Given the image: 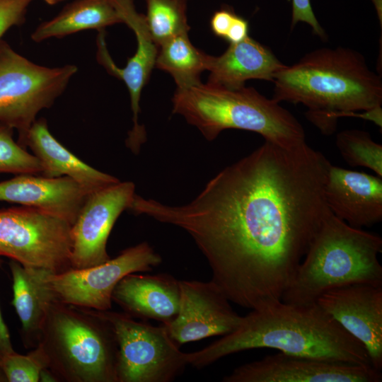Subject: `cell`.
<instances>
[{
  "label": "cell",
  "instance_id": "30",
  "mask_svg": "<svg viewBox=\"0 0 382 382\" xmlns=\"http://www.w3.org/2000/svg\"><path fill=\"white\" fill-rule=\"evenodd\" d=\"M236 16V14L228 8H222L215 12L210 21L213 33L225 40Z\"/></svg>",
  "mask_w": 382,
  "mask_h": 382
},
{
  "label": "cell",
  "instance_id": "24",
  "mask_svg": "<svg viewBox=\"0 0 382 382\" xmlns=\"http://www.w3.org/2000/svg\"><path fill=\"white\" fill-rule=\"evenodd\" d=\"M146 1V24L158 47L175 36L188 32L186 0Z\"/></svg>",
  "mask_w": 382,
  "mask_h": 382
},
{
  "label": "cell",
  "instance_id": "27",
  "mask_svg": "<svg viewBox=\"0 0 382 382\" xmlns=\"http://www.w3.org/2000/svg\"><path fill=\"white\" fill-rule=\"evenodd\" d=\"M0 367L8 382H38L42 371L48 369V361L37 345L25 355L15 351L3 354Z\"/></svg>",
  "mask_w": 382,
  "mask_h": 382
},
{
  "label": "cell",
  "instance_id": "15",
  "mask_svg": "<svg viewBox=\"0 0 382 382\" xmlns=\"http://www.w3.org/2000/svg\"><path fill=\"white\" fill-rule=\"evenodd\" d=\"M318 305L366 349L371 365L382 369V285L355 284L331 289Z\"/></svg>",
  "mask_w": 382,
  "mask_h": 382
},
{
  "label": "cell",
  "instance_id": "36",
  "mask_svg": "<svg viewBox=\"0 0 382 382\" xmlns=\"http://www.w3.org/2000/svg\"><path fill=\"white\" fill-rule=\"evenodd\" d=\"M2 357H3V352H2V351H1V349H0V362H1V361Z\"/></svg>",
  "mask_w": 382,
  "mask_h": 382
},
{
  "label": "cell",
  "instance_id": "17",
  "mask_svg": "<svg viewBox=\"0 0 382 382\" xmlns=\"http://www.w3.org/2000/svg\"><path fill=\"white\" fill-rule=\"evenodd\" d=\"M87 192L66 176L20 174L0 182V202L38 209L74 224Z\"/></svg>",
  "mask_w": 382,
  "mask_h": 382
},
{
  "label": "cell",
  "instance_id": "19",
  "mask_svg": "<svg viewBox=\"0 0 382 382\" xmlns=\"http://www.w3.org/2000/svg\"><path fill=\"white\" fill-rule=\"evenodd\" d=\"M8 266L13 280L11 303L21 323V338L25 348L33 349L39 343L51 306L59 301L50 284L54 272L25 267L13 260Z\"/></svg>",
  "mask_w": 382,
  "mask_h": 382
},
{
  "label": "cell",
  "instance_id": "34",
  "mask_svg": "<svg viewBox=\"0 0 382 382\" xmlns=\"http://www.w3.org/2000/svg\"><path fill=\"white\" fill-rule=\"evenodd\" d=\"M47 4L50 5H54L58 4L64 0H44Z\"/></svg>",
  "mask_w": 382,
  "mask_h": 382
},
{
  "label": "cell",
  "instance_id": "23",
  "mask_svg": "<svg viewBox=\"0 0 382 382\" xmlns=\"http://www.w3.org/2000/svg\"><path fill=\"white\" fill-rule=\"evenodd\" d=\"M211 57L194 47L186 33L158 46L155 66L169 73L178 88H183L201 83L200 74L208 70Z\"/></svg>",
  "mask_w": 382,
  "mask_h": 382
},
{
  "label": "cell",
  "instance_id": "5",
  "mask_svg": "<svg viewBox=\"0 0 382 382\" xmlns=\"http://www.w3.org/2000/svg\"><path fill=\"white\" fill-rule=\"evenodd\" d=\"M173 112L196 127L208 141L224 129L253 132L285 148L306 143L303 126L286 109L254 88L228 89L209 83L178 88Z\"/></svg>",
  "mask_w": 382,
  "mask_h": 382
},
{
  "label": "cell",
  "instance_id": "3",
  "mask_svg": "<svg viewBox=\"0 0 382 382\" xmlns=\"http://www.w3.org/2000/svg\"><path fill=\"white\" fill-rule=\"evenodd\" d=\"M272 348L318 359L371 365L364 345L318 303L282 300L252 309L238 326L203 349L187 353L188 365L202 369L236 352Z\"/></svg>",
  "mask_w": 382,
  "mask_h": 382
},
{
  "label": "cell",
  "instance_id": "26",
  "mask_svg": "<svg viewBox=\"0 0 382 382\" xmlns=\"http://www.w3.org/2000/svg\"><path fill=\"white\" fill-rule=\"evenodd\" d=\"M13 129L0 123V174H41L37 158L13 137Z\"/></svg>",
  "mask_w": 382,
  "mask_h": 382
},
{
  "label": "cell",
  "instance_id": "32",
  "mask_svg": "<svg viewBox=\"0 0 382 382\" xmlns=\"http://www.w3.org/2000/svg\"><path fill=\"white\" fill-rule=\"evenodd\" d=\"M1 265V260H0ZM0 349L4 354L14 352L11 341L10 334L6 325L5 324L0 310Z\"/></svg>",
  "mask_w": 382,
  "mask_h": 382
},
{
  "label": "cell",
  "instance_id": "4",
  "mask_svg": "<svg viewBox=\"0 0 382 382\" xmlns=\"http://www.w3.org/2000/svg\"><path fill=\"white\" fill-rule=\"evenodd\" d=\"M381 250L380 236L351 226L330 212L281 300L310 304L335 288L355 284L381 286L378 258Z\"/></svg>",
  "mask_w": 382,
  "mask_h": 382
},
{
  "label": "cell",
  "instance_id": "2",
  "mask_svg": "<svg viewBox=\"0 0 382 382\" xmlns=\"http://www.w3.org/2000/svg\"><path fill=\"white\" fill-rule=\"evenodd\" d=\"M272 98L301 103L306 117L330 135L343 117H361L382 127L381 76L364 57L348 47H321L286 65L274 75Z\"/></svg>",
  "mask_w": 382,
  "mask_h": 382
},
{
  "label": "cell",
  "instance_id": "16",
  "mask_svg": "<svg viewBox=\"0 0 382 382\" xmlns=\"http://www.w3.org/2000/svg\"><path fill=\"white\" fill-rule=\"evenodd\" d=\"M330 212L351 226L361 228L382 220V178L330 163L324 185Z\"/></svg>",
  "mask_w": 382,
  "mask_h": 382
},
{
  "label": "cell",
  "instance_id": "20",
  "mask_svg": "<svg viewBox=\"0 0 382 382\" xmlns=\"http://www.w3.org/2000/svg\"><path fill=\"white\" fill-rule=\"evenodd\" d=\"M23 146L30 148L40 161L41 175L69 177L88 193L120 181L118 178L90 166L74 155L52 135L44 118L36 120L31 125Z\"/></svg>",
  "mask_w": 382,
  "mask_h": 382
},
{
  "label": "cell",
  "instance_id": "21",
  "mask_svg": "<svg viewBox=\"0 0 382 382\" xmlns=\"http://www.w3.org/2000/svg\"><path fill=\"white\" fill-rule=\"evenodd\" d=\"M284 66L271 49L248 36L240 42L230 44L219 57L212 56L207 83L238 89L248 79L272 82L275 74Z\"/></svg>",
  "mask_w": 382,
  "mask_h": 382
},
{
  "label": "cell",
  "instance_id": "1",
  "mask_svg": "<svg viewBox=\"0 0 382 382\" xmlns=\"http://www.w3.org/2000/svg\"><path fill=\"white\" fill-rule=\"evenodd\" d=\"M330 165L307 143L285 148L265 140L190 202L136 195L130 211L187 232L228 299L257 309L281 300L330 212L324 196Z\"/></svg>",
  "mask_w": 382,
  "mask_h": 382
},
{
  "label": "cell",
  "instance_id": "10",
  "mask_svg": "<svg viewBox=\"0 0 382 382\" xmlns=\"http://www.w3.org/2000/svg\"><path fill=\"white\" fill-rule=\"evenodd\" d=\"M161 261L153 248L142 242L102 264L53 273L50 284L60 302L96 311L110 310L113 290L124 277L151 271Z\"/></svg>",
  "mask_w": 382,
  "mask_h": 382
},
{
  "label": "cell",
  "instance_id": "31",
  "mask_svg": "<svg viewBox=\"0 0 382 382\" xmlns=\"http://www.w3.org/2000/svg\"><path fill=\"white\" fill-rule=\"evenodd\" d=\"M248 22L242 17L236 15L225 40L229 44L240 42L248 36Z\"/></svg>",
  "mask_w": 382,
  "mask_h": 382
},
{
  "label": "cell",
  "instance_id": "8",
  "mask_svg": "<svg viewBox=\"0 0 382 382\" xmlns=\"http://www.w3.org/2000/svg\"><path fill=\"white\" fill-rule=\"evenodd\" d=\"M111 325L117 342V382H170L188 365L187 353L164 324L154 326L123 312L98 311Z\"/></svg>",
  "mask_w": 382,
  "mask_h": 382
},
{
  "label": "cell",
  "instance_id": "22",
  "mask_svg": "<svg viewBox=\"0 0 382 382\" xmlns=\"http://www.w3.org/2000/svg\"><path fill=\"white\" fill-rule=\"evenodd\" d=\"M118 23L123 21L116 0H76L54 18L41 23L31 39L40 42L87 29L103 30Z\"/></svg>",
  "mask_w": 382,
  "mask_h": 382
},
{
  "label": "cell",
  "instance_id": "33",
  "mask_svg": "<svg viewBox=\"0 0 382 382\" xmlns=\"http://www.w3.org/2000/svg\"><path fill=\"white\" fill-rule=\"evenodd\" d=\"M375 6L378 19L380 21V26H382V1L381 0H371Z\"/></svg>",
  "mask_w": 382,
  "mask_h": 382
},
{
  "label": "cell",
  "instance_id": "18",
  "mask_svg": "<svg viewBox=\"0 0 382 382\" xmlns=\"http://www.w3.org/2000/svg\"><path fill=\"white\" fill-rule=\"evenodd\" d=\"M179 280L168 274L124 277L115 287L112 301L132 317L154 319L168 324L180 305Z\"/></svg>",
  "mask_w": 382,
  "mask_h": 382
},
{
  "label": "cell",
  "instance_id": "11",
  "mask_svg": "<svg viewBox=\"0 0 382 382\" xmlns=\"http://www.w3.org/2000/svg\"><path fill=\"white\" fill-rule=\"evenodd\" d=\"M135 194L134 183L120 180L88 194L71 226L72 269L96 266L110 259L107 252L108 238Z\"/></svg>",
  "mask_w": 382,
  "mask_h": 382
},
{
  "label": "cell",
  "instance_id": "14",
  "mask_svg": "<svg viewBox=\"0 0 382 382\" xmlns=\"http://www.w3.org/2000/svg\"><path fill=\"white\" fill-rule=\"evenodd\" d=\"M123 23L134 32L137 40L136 53L128 59L126 66L120 68L112 59L106 47L103 30L98 36L97 59L112 75L122 80L129 91L133 113V127L129 132L126 145L135 154L146 141V132L138 122L141 91L155 66L158 47L153 40L145 16L139 13L132 0H116Z\"/></svg>",
  "mask_w": 382,
  "mask_h": 382
},
{
  "label": "cell",
  "instance_id": "28",
  "mask_svg": "<svg viewBox=\"0 0 382 382\" xmlns=\"http://www.w3.org/2000/svg\"><path fill=\"white\" fill-rule=\"evenodd\" d=\"M33 0H0V40L11 27L21 25Z\"/></svg>",
  "mask_w": 382,
  "mask_h": 382
},
{
  "label": "cell",
  "instance_id": "13",
  "mask_svg": "<svg viewBox=\"0 0 382 382\" xmlns=\"http://www.w3.org/2000/svg\"><path fill=\"white\" fill-rule=\"evenodd\" d=\"M180 305L177 316L165 325L180 346L209 337L225 335L240 324L242 316L212 280H179Z\"/></svg>",
  "mask_w": 382,
  "mask_h": 382
},
{
  "label": "cell",
  "instance_id": "12",
  "mask_svg": "<svg viewBox=\"0 0 382 382\" xmlns=\"http://www.w3.org/2000/svg\"><path fill=\"white\" fill-rule=\"evenodd\" d=\"M382 376L370 365L318 359L278 352L243 364L224 382H379Z\"/></svg>",
  "mask_w": 382,
  "mask_h": 382
},
{
  "label": "cell",
  "instance_id": "29",
  "mask_svg": "<svg viewBox=\"0 0 382 382\" xmlns=\"http://www.w3.org/2000/svg\"><path fill=\"white\" fill-rule=\"evenodd\" d=\"M299 22L308 23L316 35L323 41L328 40V36L325 30L318 21L313 11L311 0H292L291 30Z\"/></svg>",
  "mask_w": 382,
  "mask_h": 382
},
{
  "label": "cell",
  "instance_id": "9",
  "mask_svg": "<svg viewBox=\"0 0 382 382\" xmlns=\"http://www.w3.org/2000/svg\"><path fill=\"white\" fill-rule=\"evenodd\" d=\"M71 225L45 211L18 207L0 209V256L54 273L71 269Z\"/></svg>",
  "mask_w": 382,
  "mask_h": 382
},
{
  "label": "cell",
  "instance_id": "7",
  "mask_svg": "<svg viewBox=\"0 0 382 382\" xmlns=\"http://www.w3.org/2000/svg\"><path fill=\"white\" fill-rule=\"evenodd\" d=\"M76 71L72 64H36L0 40V123L17 131L20 145L39 112L54 103Z\"/></svg>",
  "mask_w": 382,
  "mask_h": 382
},
{
  "label": "cell",
  "instance_id": "25",
  "mask_svg": "<svg viewBox=\"0 0 382 382\" xmlns=\"http://www.w3.org/2000/svg\"><path fill=\"white\" fill-rule=\"evenodd\" d=\"M336 146L343 159L352 167H365L382 178V145L359 129H346L336 136Z\"/></svg>",
  "mask_w": 382,
  "mask_h": 382
},
{
  "label": "cell",
  "instance_id": "6",
  "mask_svg": "<svg viewBox=\"0 0 382 382\" xmlns=\"http://www.w3.org/2000/svg\"><path fill=\"white\" fill-rule=\"evenodd\" d=\"M37 345L57 381L117 382L116 337L96 310L55 302Z\"/></svg>",
  "mask_w": 382,
  "mask_h": 382
},
{
  "label": "cell",
  "instance_id": "35",
  "mask_svg": "<svg viewBox=\"0 0 382 382\" xmlns=\"http://www.w3.org/2000/svg\"><path fill=\"white\" fill-rule=\"evenodd\" d=\"M0 382H7L6 378L0 367Z\"/></svg>",
  "mask_w": 382,
  "mask_h": 382
}]
</instances>
